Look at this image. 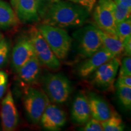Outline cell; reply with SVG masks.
<instances>
[{
  "label": "cell",
  "instance_id": "1",
  "mask_svg": "<svg viewBox=\"0 0 131 131\" xmlns=\"http://www.w3.org/2000/svg\"><path fill=\"white\" fill-rule=\"evenodd\" d=\"M89 14L78 4L66 0H54L41 19L42 23L63 29L81 27L89 18Z\"/></svg>",
  "mask_w": 131,
  "mask_h": 131
},
{
  "label": "cell",
  "instance_id": "2",
  "mask_svg": "<svg viewBox=\"0 0 131 131\" xmlns=\"http://www.w3.org/2000/svg\"><path fill=\"white\" fill-rule=\"evenodd\" d=\"M37 27L58 60L66 58L72 43V38L68 32L63 28L43 23Z\"/></svg>",
  "mask_w": 131,
  "mask_h": 131
},
{
  "label": "cell",
  "instance_id": "3",
  "mask_svg": "<svg viewBox=\"0 0 131 131\" xmlns=\"http://www.w3.org/2000/svg\"><path fill=\"white\" fill-rule=\"evenodd\" d=\"M72 37L77 52L84 58L91 57L102 47L100 29L96 25L82 26L73 33Z\"/></svg>",
  "mask_w": 131,
  "mask_h": 131
},
{
  "label": "cell",
  "instance_id": "4",
  "mask_svg": "<svg viewBox=\"0 0 131 131\" xmlns=\"http://www.w3.org/2000/svg\"><path fill=\"white\" fill-rule=\"evenodd\" d=\"M42 83L43 91L50 102L61 104L68 100L72 92V85L63 73H47L42 77Z\"/></svg>",
  "mask_w": 131,
  "mask_h": 131
},
{
  "label": "cell",
  "instance_id": "5",
  "mask_svg": "<svg viewBox=\"0 0 131 131\" xmlns=\"http://www.w3.org/2000/svg\"><path fill=\"white\" fill-rule=\"evenodd\" d=\"M50 103L43 90L35 88H27L23 96V105L29 120L34 124L40 123L41 118Z\"/></svg>",
  "mask_w": 131,
  "mask_h": 131
},
{
  "label": "cell",
  "instance_id": "6",
  "mask_svg": "<svg viewBox=\"0 0 131 131\" xmlns=\"http://www.w3.org/2000/svg\"><path fill=\"white\" fill-rule=\"evenodd\" d=\"M28 36L34 47L36 57L41 64L50 70H58L61 67L60 60L52 52L37 26L30 27Z\"/></svg>",
  "mask_w": 131,
  "mask_h": 131
},
{
  "label": "cell",
  "instance_id": "7",
  "mask_svg": "<svg viewBox=\"0 0 131 131\" xmlns=\"http://www.w3.org/2000/svg\"><path fill=\"white\" fill-rule=\"evenodd\" d=\"M119 65L120 60L117 57L103 64L92 73V84L100 89H110L114 83Z\"/></svg>",
  "mask_w": 131,
  "mask_h": 131
},
{
  "label": "cell",
  "instance_id": "8",
  "mask_svg": "<svg viewBox=\"0 0 131 131\" xmlns=\"http://www.w3.org/2000/svg\"><path fill=\"white\" fill-rule=\"evenodd\" d=\"M111 1L98 0L94 9V18L98 29L107 34L117 35L116 24L111 7Z\"/></svg>",
  "mask_w": 131,
  "mask_h": 131
},
{
  "label": "cell",
  "instance_id": "9",
  "mask_svg": "<svg viewBox=\"0 0 131 131\" xmlns=\"http://www.w3.org/2000/svg\"><path fill=\"white\" fill-rule=\"evenodd\" d=\"M0 116L3 130L12 131L16 128L18 124L19 115L10 91L7 92L1 101Z\"/></svg>",
  "mask_w": 131,
  "mask_h": 131
},
{
  "label": "cell",
  "instance_id": "10",
  "mask_svg": "<svg viewBox=\"0 0 131 131\" xmlns=\"http://www.w3.org/2000/svg\"><path fill=\"white\" fill-rule=\"evenodd\" d=\"M114 57L111 52L102 46L91 57L85 58L84 61L78 66L77 69V75L80 78L88 77L100 66Z\"/></svg>",
  "mask_w": 131,
  "mask_h": 131
},
{
  "label": "cell",
  "instance_id": "11",
  "mask_svg": "<svg viewBox=\"0 0 131 131\" xmlns=\"http://www.w3.org/2000/svg\"><path fill=\"white\" fill-rule=\"evenodd\" d=\"M35 51L29 36H22L18 40L12 50V67L15 72L35 56Z\"/></svg>",
  "mask_w": 131,
  "mask_h": 131
},
{
  "label": "cell",
  "instance_id": "12",
  "mask_svg": "<svg viewBox=\"0 0 131 131\" xmlns=\"http://www.w3.org/2000/svg\"><path fill=\"white\" fill-rule=\"evenodd\" d=\"M66 122V114L64 111L50 103L44 111L40 123L46 130L57 131L64 126Z\"/></svg>",
  "mask_w": 131,
  "mask_h": 131
},
{
  "label": "cell",
  "instance_id": "13",
  "mask_svg": "<svg viewBox=\"0 0 131 131\" xmlns=\"http://www.w3.org/2000/svg\"><path fill=\"white\" fill-rule=\"evenodd\" d=\"M11 5L19 22L32 23L40 21L35 0H11Z\"/></svg>",
  "mask_w": 131,
  "mask_h": 131
},
{
  "label": "cell",
  "instance_id": "14",
  "mask_svg": "<svg viewBox=\"0 0 131 131\" xmlns=\"http://www.w3.org/2000/svg\"><path fill=\"white\" fill-rule=\"evenodd\" d=\"M71 117L75 123L84 124L91 118V112L88 96L84 93L77 95L73 100L71 110Z\"/></svg>",
  "mask_w": 131,
  "mask_h": 131
},
{
  "label": "cell",
  "instance_id": "15",
  "mask_svg": "<svg viewBox=\"0 0 131 131\" xmlns=\"http://www.w3.org/2000/svg\"><path fill=\"white\" fill-rule=\"evenodd\" d=\"M92 118L103 122L111 117L112 111L109 103L101 96L94 92H90L88 95Z\"/></svg>",
  "mask_w": 131,
  "mask_h": 131
},
{
  "label": "cell",
  "instance_id": "16",
  "mask_svg": "<svg viewBox=\"0 0 131 131\" xmlns=\"http://www.w3.org/2000/svg\"><path fill=\"white\" fill-rule=\"evenodd\" d=\"M41 66L36 55L32 57L16 72L19 80L27 84L37 83L40 77Z\"/></svg>",
  "mask_w": 131,
  "mask_h": 131
},
{
  "label": "cell",
  "instance_id": "17",
  "mask_svg": "<svg viewBox=\"0 0 131 131\" xmlns=\"http://www.w3.org/2000/svg\"><path fill=\"white\" fill-rule=\"evenodd\" d=\"M19 21L12 7L2 0H0V29H6L18 25Z\"/></svg>",
  "mask_w": 131,
  "mask_h": 131
},
{
  "label": "cell",
  "instance_id": "18",
  "mask_svg": "<svg viewBox=\"0 0 131 131\" xmlns=\"http://www.w3.org/2000/svg\"><path fill=\"white\" fill-rule=\"evenodd\" d=\"M100 35L102 42V46L111 52L114 57L119 56L123 52V42L117 35L107 34L100 29Z\"/></svg>",
  "mask_w": 131,
  "mask_h": 131
},
{
  "label": "cell",
  "instance_id": "19",
  "mask_svg": "<svg viewBox=\"0 0 131 131\" xmlns=\"http://www.w3.org/2000/svg\"><path fill=\"white\" fill-rule=\"evenodd\" d=\"M101 123L104 131H122L124 128L122 118L117 112H112L109 118Z\"/></svg>",
  "mask_w": 131,
  "mask_h": 131
},
{
  "label": "cell",
  "instance_id": "20",
  "mask_svg": "<svg viewBox=\"0 0 131 131\" xmlns=\"http://www.w3.org/2000/svg\"><path fill=\"white\" fill-rule=\"evenodd\" d=\"M111 7L116 25L130 18V8L124 7L122 5L115 3L113 0L111 1Z\"/></svg>",
  "mask_w": 131,
  "mask_h": 131
},
{
  "label": "cell",
  "instance_id": "21",
  "mask_svg": "<svg viewBox=\"0 0 131 131\" xmlns=\"http://www.w3.org/2000/svg\"><path fill=\"white\" fill-rule=\"evenodd\" d=\"M117 94L122 104L127 110L131 107V87L118 86Z\"/></svg>",
  "mask_w": 131,
  "mask_h": 131
},
{
  "label": "cell",
  "instance_id": "22",
  "mask_svg": "<svg viewBox=\"0 0 131 131\" xmlns=\"http://www.w3.org/2000/svg\"><path fill=\"white\" fill-rule=\"evenodd\" d=\"M116 32L119 40L123 42L124 39L131 35V18H128L116 25Z\"/></svg>",
  "mask_w": 131,
  "mask_h": 131
},
{
  "label": "cell",
  "instance_id": "23",
  "mask_svg": "<svg viewBox=\"0 0 131 131\" xmlns=\"http://www.w3.org/2000/svg\"><path fill=\"white\" fill-rule=\"evenodd\" d=\"M120 69L119 71V77L131 76V57L126 56L124 57L120 61Z\"/></svg>",
  "mask_w": 131,
  "mask_h": 131
},
{
  "label": "cell",
  "instance_id": "24",
  "mask_svg": "<svg viewBox=\"0 0 131 131\" xmlns=\"http://www.w3.org/2000/svg\"><path fill=\"white\" fill-rule=\"evenodd\" d=\"M86 126L83 130L85 131H103V127L101 123L97 119L90 118L86 123Z\"/></svg>",
  "mask_w": 131,
  "mask_h": 131
},
{
  "label": "cell",
  "instance_id": "25",
  "mask_svg": "<svg viewBox=\"0 0 131 131\" xmlns=\"http://www.w3.org/2000/svg\"><path fill=\"white\" fill-rule=\"evenodd\" d=\"M53 1L54 0H35L37 11L40 15V19L43 16L49 6Z\"/></svg>",
  "mask_w": 131,
  "mask_h": 131
},
{
  "label": "cell",
  "instance_id": "26",
  "mask_svg": "<svg viewBox=\"0 0 131 131\" xmlns=\"http://www.w3.org/2000/svg\"><path fill=\"white\" fill-rule=\"evenodd\" d=\"M78 4L84 7L89 13H91L95 6L97 0H66Z\"/></svg>",
  "mask_w": 131,
  "mask_h": 131
},
{
  "label": "cell",
  "instance_id": "27",
  "mask_svg": "<svg viewBox=\"0 0 131 131\" xmlns=\"http://www.w3.org/2000/svg\"><path fill=\"white\" fill-rule=\"evenodd\" d=\"M10 52V45L9 42L6 41L4 44L2 50L0 52V68H2L6 62H7L8 58H9Z\"/></svg>",
  "mask_w": 131,
  "mask_h": 131
},
{
  "label": "cell",
  "instance_id": "28",
  "mask_svg": "<svg viewBox=\"0 0 131 131\" xmlns=\"http://www.w3.org/2000/svg\"><path fill=\"white\" fill-rule=\"evenodd\" d=\"M8 84V75L4 71H0V100L6 92Z\"/></svg>",
  "mask_w": 131,
  "mask_h": 131
},
{
  "label": "cell",
  "instance_id": "29",
  "mask_svg": "<svg viewBox=\"0 0 131 131\" xmlns=\"http://www.w3.org/2000/svg\"><path fill=\"white\" fill-rule=\"evenodd\" d=\"M131 87V76L119 77L115 83V87Z\"/></svg>",
  "mask_w": 131,
  "mask_h": 131
},
{
  "label": "cell",
  "instance_id": "30",
  "mask_svg": "<svg viewBox=\"0 0 131 131\" xmlns=\"http://www.w3.org/2000/svg\"><path fill=\"white\" fill-rule=\"evenodd\" d=\"M123 52L126 56H130L131 54V35H129L123 41Z\"/></svg>",
  "mask_w": 131,
  "mask_h": 131
},
{
  "label": "cell",
  "instance_id": "31",
  "mask_svg": "<svg viewBox=\"0 0 131 131\" xmlns=\"http://www.w3.org/2000/svg\"><path fill=\"white\" fill-rule=\"evenodd\" d=\"M115 3L131 9V0H113Z\"/></svg>",
  "mask_w": 131,
  "mask_h": 131
},
{
  "label": "cell",
  "instance_id": "32",
  "mask_svg": "<svg viewBox=\"0 0 131 131\" xmlns=\"http://www.w3.org/2000/svg\"><path fill=\"white\" fill-rule=\"evenodd\" d=\"M3 38H4V37H3V35L2 34H1V33H0V41H1V40H2Z\"/></svg>",
  "mask_w": 131,
  "mask_h": 131
}]
</instances>
